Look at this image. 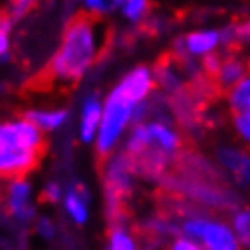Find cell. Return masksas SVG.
I'll return each mask as SVG.
<instances>
[{"instance_id": "6da1fadb", "label": "cell", "mask_w": 250, "mask_h": 250, "mask_svg": "<svg viewBox=\"0 0 250 250\" xmlns=\"http://www.w3.org/2000/svg\"><path fill=\"white\" fill-rule=\"evenodd\" d=\"M112 42V28L96 11H79L64 28V36L53 60L30 81V91L72 89L81 77L102 60Z\"/></svg>"}, {"instance_id": "7a4b0ae2", "label": "cell", "mask_w": 250, "mask_h": 250, "mask_svg": "<svg viewBox=\"0 0 250 250\" xmlns=\"http://www.w3.org/2000/svg\"><path fill=\"white\" fill-rule=\"evenodd\" d=\"M134 104L136 102H132V100L119 89H115L108 96L104 112H102V121H100V134H98V155L100 157H106V155L112 151L119 134L123 132L125 123L129 121Z\"/></svg>"}, {"instance_id": "3957f363", "label": "cell", "mask_w": 250, "mask_h": 250, "mask_svg": "<svg viewBox=\"0 0 250 250\" xmlns=\"http://www.w3.org/2000/svg\"><path fill=\"white\" fill-rule=\"evenodd\" d=\"M180 229L185 231V235H189L191 240L204 242L206 248L214 250H229L237 248V240L231 231L218 221H206V218H187L180 225Z\"/></svg>"}, {"instance_id": "277c9868", "label": "cell", "mask_w": 250, "mask_h": 250, "mask_svg": "<svg viewBox=\"0 0 250 250\" xmlns=\"http://www.w3.org/2000/svg\"><path fill=\"white\" fill-rule=\"evenodd\" d=\"M9 148H47V140L41 127L30 119L0 123V151Z\"/></svg>"}, {"instance_id": "5b68a950", "label": "cell", "mask_w": 250, "mask_h": 250, "mask_svg": "<svg viewBox=\"0 0 250 250\" xmlns=\"http://www.w3.org/2000/svg\"><path fill=\"white\" fill-rule=\"evenodd\" d=\"M47 148H9L0 151V180H17L41 164Z\"/></svg>"}, {"instance_id": "8992f818", "label": "cell", "mask_w": 250, "mask_h": 250, "mask_svg": "<svg viewBox=\"0 0 250 250\" xmlns=\"http://www.w3.org/2000/svg\"><path fill=\"white\" fill-rule=\"evenodd\" d=\"M153 87V79H151V72L146 70V68H136V70L129 74V77H125L121 83L117 85V89L125 93L132 102L138 104L142 98L146 96L148 91H151Z\"/></svg>"}, {"instance_id": "52a82bcc", "label": "cell", "mask_w": 250, "mask_h": 250, "mask_svg": "<svg viewBox=\"0 0 250 250\" xmlns=\"http://www.w3.org/2000/svg\"><path fill=\"white\" fill-rule=\"evenodd\" d=\"M100 121H102V106L96 98H89L85 102L83 108V123H81V138L85 142H89L96 134V129L100 127Z\"/></svg>"}, {"instance_id": "ba28073f", "label": "cell", "mask_w": 250, "mask_h": 250, "mask_svg": "<svg viewBox=\"0 0 250 250\" xmlns=\"http://www.w3.org/2000/svg\"><path fill=\"white\" fill-rule=\"evenodd\" d=\"M28 195H30V187L26 183H21L20 178L13 180V185L9 189V206L20 218L32 216V210L28 206Z\"/></svg>"}, {"instance_id": "9c48e42d", "label": "cell", "mask_w": 250, "mask_h": 250, "mask_svg": "<svg viewBox=\"0 0 250 250\" xmlns=\"http://www.w3.org/2000/svg\"><path fill=\"white\" fill-rule=\"evenodd\" d=\"M223 161L231 167L235 178L244 185H250V159L237 153H223Z\"/></svg>"}, {"instance_id": "30bf717a", "label": "cell", "mask_w": 250, "mask_h": 250, "mask_svg": "<svg viewBox=\"0 0 250 250\" xmlns=\"http://www.w3.org/2000/svg\"><path fill=\"white\" fill-rule=\"evenodd\" d=\"M221 34L216 32H197V34H189L187 36V49L191 53H208L212 47L218 42Z\"/></svg>"}, {"instance_id": "8fae6325", "label": "cell", "mask_w": 250, "mask_h": 250, "mask_svg": "<svg viewBox=\"0 0 250 250\" xmlns=\"http://www.w3.org/2000/svg\"><path fill=\"white\" fill-rule=\"evenodd\" d=\"M28 119L34 125H39L41 129H55L64 123L66 112L64 110H55V112H30Z\"/></svg>"}, {"instance_id": "7c38bea8", "label": "cell", "mask_w": 250, "mask_h": 250, "mask_svg": "<svg viewBox=\"0 0 250 250\" xmlns=\"http://www.w3.org/2000/svg\"><path fill=\"white\" fill-rule=\"evenodd\" d=\"M66 208H68V212H70L72 218H74L77 223H83L85 218H87L85 202H83V197H81L77 191H70V193L66 195Z\"/></svg>"}, {"instance_id": "4fadbf2b", "label": "cell", "mask_w": 250, "mask_h": 250, "mask_svg": "<svg viewBox=\"0 0 250 250\" xmlns=\"http://www.w3.org/2000/svg\"><path fill=\"white\" fill-rule=\"evenodd\" d=\"M233 229H235V235L240 237V242L250 246V212H240V214H235Z\"/></svg>"}, {"instance_id": "5bb4252c", "label": "cell", "mask_w": 250, "mask_h": 250, "mask_svg": "<svg viewBox=\"0 0 250 250\" xmlns=\"http://www.w3.org/2000/svg\"><path fill=\"white\" fill-rule=\"evenodd\" d=\"M148 0H123V11L125 15L129 17V20H140V17H145V13L148 11Z\"/></svg>"}, {"instance_id": "9a60e30c", "label": "cell", "mask_w": 250, "mask_h": 250, "mask_svg": "<svg viewBox=\"0 0 250 250\" xmlns=\"http://www.w3.org/2000/svg\"><path fill=\"white\" fill-rule=\"evenodd\" d=\"M134 237L127 235L123 231V227H115L110 231V248H119V250H127V248H134Z\"/></svg>"}, {"instance_id": "2e32d148", "label": "cell", "mask_w": 250, "mask_h": 250, "mask_svg": "<svg viewBox=\"0 0 250 250\" xmlns=\"http://www.w3.org/2000/svg\"><path fill=\"white\" fill-rule=\"evenodd\" d=\"M235 119V127L237 132L244 136V140L250 142V110H240V112H231Z\"/></svg>"}, {"instance_id": "e0dca14e", "label": "cell", "mask_w": 250, "mask_h": 250, "mask_svg": "<svg viewBox=\"0 0 250 250\" xmlns=\"http://www.w3.org/2000/svg\"><path fill=\"white\" fill-rule=\"evenodd\" d=\"M119 4H123V0H87V9L96 13H108V11H115Z\"/></svg>"}, {"instance_id": "ac0fdd59", "label": "cell", "mask_w": 250, "mask_h": 250, "mask_svg": "<svg viewBox=\"0 0 250 250\" xmlns=\"http://www.w3.org/2000/svg\"><path fill=\"white\" fill-rule=\"evenodd\" d=\"M9 49V39H7V28H0V55Z\"/></svg>"}, {"instance_id": "d6986e66", "label": "cell", "mask_w": 250, "mask_h": 250, "mask_svg": "<svg viewBox=\"0 0 250 250\" xmlns=\"http://www.w3.org/2000/svg\"><path fill=\"white\" fill-rule=\"evenodd\" d=\"M45 199H51V202H55L58 199V187H47V193H45Z\"/></svg>"}]
</instances>
